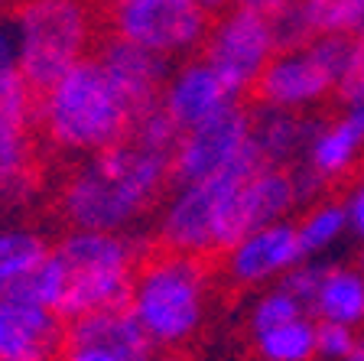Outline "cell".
<instances>
[{"label": "cell", "mask_w": 364, "mask_h": 361, "mask_svg": "<svg viewBox=\"0 0 364 361\" xmlns=\"http://www.w3.org/2000/svg\"><path fill=\"white\" fill-rule=\"evenodd\" d=\"M345 361H364V329L358 332V342H355V352L348 355Z\"/></svg>", "instance_id": "37"}, {"label": "cell", "mask_w": 364, "mask_h": 361, "mask_svg": "<svg viewBox=\"0 0 364 361\" xmlns=\"http://www.w3.org/2000/svg\"><path fill=\"white\" fill-rule=\"evenodd\" d=\"M335 98H338V105L364 108V39H351V53L338 78Z\"/></svg>", "instance_id": "29"}, {"label": "cell", "mask_w": 364, "mask_h": 361, "mask_svg": "<svg viewBox=\"0 0 364 361\" xmlns=\"http://www.w3.org/2000/svg\"><path fill=\"white\" fill-rule=\"evenodd\" d=\"M237 101L244 98H237L231 85L208 66L205 56L186 59L179 68H173L166 88H163V108L179 124V130L198 127V124L212 120L215 114H221Z\"/></svg>", "instance_id": "16"}, {"label": "cell", "mask_w": 364, "mask_h": 361, "mask_svg": "<svg viewBox=\"0 0 364 361\" xmlns=\"http://www.w3.org/2000/svg\"><path fill=\"white\" fill-rule=\"evenodd\" d=\"M7 293L20 296V300H30V303H36V306L53 309L55 316H59L62 296H65V267H62V261L55 257V251L46 257L39 267H33L20 283L10 286Z\"/></svg>", "instance_id": "25"}, {"label": "cell", "mask_w": 364, "mask_h": 361, "mask_svg": "<svg viewBox=\"0 0 364 361\" xmlns=\"http://www.w3.org/2000/svg\"><path fill=\"white\" fill-rule=\"evenodd\" d=\"M270 23H273V39H277V53L280 49H299V46L316 39L299 0H287L277 10H270Z\"/></svg>", "instance_id": "27"}, {"label": "cell", "mask_w": 364, "mask_h": 361, "mask_svg": "<svg viewBox=\"0 0 364 361\" xmlns=\"http://www.w3.org/2000/svg\"><path fill=\"white\" fill-rule=\"evenodd\" d=\"M351 39H364V0H351Z\"/></svg>", "instance_id": "33"}, {"label": "cell", "mask_w": 364, "mask_h": 361, "mask_svg": "<svg viewBox=\"0 0 364 361\" xmlns=\"http://www.w3.org/2000/svg\"><path fill=\"white\" fill-rule=\"evenodd\" d=\"M299 205H306V199L293 166H260L257 173L221 199V209L215 215V254H225L257 228L287 221Z\"/></svg>", "instance_id": "10"}, {"label": "cell", "mask_w": 364, "mask_h": 361, "mask_svg": "<svg viewBox=\"0 0 364 361\" xmlns=\"http://www.w3.org/2000/svg\"><path fill=\"white\" fill-rule=\"evenodd\" d=\"M358 329L316 319V361H345L355 352Z\"/></svg>", "instance_id": "28"}, {"label": "cell", "mask_w": 364, "mask_h": 361, "mask_svg": "<svg viewBox=\"0 0 364 361\" xmlns=\"http://www.w3.org/2000/svg\"><path fill=\"white\" fill-rule=\"evenodd\" d=\"M65 345H95L124 361H150L156 355V345L150 342L144 325L136 323L130 306L101 309V313H91V316L68 323Z\"/></svg>", "instance_id": "17"}, {"label": "cell", "mask_w": 364, "mask_h": 361, "mask_svg": "<svg viewBox=\"0 0 364 361\" xmlns=\"http://www.w3.org/2000/svg\"><path fill=\"white\" fill-rule=\"evenodd\" d=\"M250 345L260 361H316V319L309 313L296 316L250 335Z\"/></svg>", "instance_id": "23"}, {"label": "cell", "mask_w": 364, "mask_h": 361, "mask_svg": "<svg viewBox=\"0 0 364 361\" xmlns=\"http://www.w3.org/2000/svg\"><path fill=\"white\" fill-rule=\"evenodd\" d=\"M20 49V72L36 101L72 66L88 59L95 20L85 0H23L10 16Z\"/></svg>", "instance_id": "5"}, {"label": "cell", "mask_w": 364, "mask_h": 361, "mask_svg": "<svg viewBox=\"0 0 364 361\" xmlns=\"http://www.w3.org/2000/svg\"><path fill=\"white\" fill-rule=\"evenodd\" d=\"M364 169V108L341 105L338 114L316 120L299 163L293 166L303 199L312 202L335 182H345Z\"/></svg>", "instance_id": "11"}, {"label": "cell", "mask_w": 364, "mask_h": 361, "mask_svg": "<svg viewBox=\"0 0 364 361\" xmlns=\"http://www.w3.org/2000/svg\"><path fill=\"white\" fill-rule=\"evenodd\" d=\"M150 361H189L182 352H176V348H163V352H156Z\"/></svg>", "instance_id": "36"}, {"label": "cell", "mask_w": 364, "mask_h": 361, "mask_svg": "<svg viewBox=\"0 0 364 361\" xmlns=\"http://www.w3.org/2000/svg\"><path fill=\"white\" fill-rule=\"evenodd\" d=\"M322 271H326V261H318V257H306V261H299L293 271L280 280V286H287L289 293L309 309L312 296H316V286H318V280H322Z\"/></svg>", "instance_id": "30"}, {"label": "cell", "mask_w": 364, "mask_h": 361, "mask_svg": "<svg viewBox=\"0 0 364 361\" xmlns=\"http://www.w3.org/2000/svg\"><path fill=\"white\" fill-rule=\"evenodd\" d=\"M202 56L231 85V91L237 98L250 95L260 72L267 68V62L277 56L270 14L244 7V4L221 10L218 20L208 26V36L202 43Z\"/></svg>", "instance_id": "9"}, {"label": "cell", "mask_w": 364, "mask_h": 361, "mask_svg": "<svg viewBox=\"0 0 364 361\" xmlns=\"http://www.w3.org/2000/svg\"><path fill=\"white\" fill-rule=\"evenodd\" d=\"M296 234H299V244H303L306 257H322L326 251H332L345 234H351L345 202L328 196H318L312 202H306L303 215L296 219Z\"/></svg>", "instance_id": "22"}, {"label": "cell", "mask_w": 364, "mask_h": 361, "mask_svg": "<svg viewBox=\"0 0 364 361\" xmlns=\"http://www.w3.org/2000/svg\"><path fill=\"white\" fill-rule=\"evenodd\" d=\"M208 14H221V10H228V7H235L237 0H198Z\"/></svg>", "instance_id": "35"}, {"label": "cell", "mask_w": 364, "mask_h": 361, "mask_svg": "<svg viewBox=\"0 0 364 361\" xmlns=\"http://www.w3.org/2000/svg\"><path fill=\"white\" fill-rule=\"evenodd\" d=\"M173 182V157L127 140L91 153L59 189V215L78 231H124Z\"/></svg>", "instance_id": "1"}, {"label": "cell", "mask_w": 364, "mask_h": 361, "mask_svg": "<svg viewBox=\"0 0 364 361\" xmlns=\"http://www.w3.org/2000/svg\"><path fill=\"white\" fill-rule=\"evenodd\" d=\"M306 313H309V309L296 300L287 286L273 283V286H267L257 300L250 303L247 332L250 335H257V332H267V329H273V325H283V323H289V319H296V316H306Z\"/></svg>", "instance_id": "26"}, {"label": "cell", "mask_w": 364, "mask_h": 361, "mask_svg": "<svg viewBox=\"0 0 364 361\" xmlns=\"http://www.w3.org/2000/svg\"><path fill=\"white\" fill-rule=\"evenodd\" d=\"M250 127H254V111L237 101L198 127L182 130L173 153V182L186 186L228 169L250 147Z\"/></svg>", "instance_id": "12"}, {"label": "cell", "mask_w": 364, "mask_h": 361, "mask_svg": "<svg viewBox=\"0 0 364 361\" xmlns=\"http://www.w3.org/2000/svg\"><path fill=\"white\" fill-rule=\"evenodd\" d=\"M237 4H244V7H254V10H277L280 4H287V0H237Z\"/></svg>", "instance_id": "34"}, {"label": "cell", "mask_w": 364, "mask_h": 361, "mask_svg": "<svg viewBox=\"0 0 364 361\" xmlns=\"http://www.w3.org/2000/svg\"><path fill=\"white\" fill-rule=\"evenodd\" d=\"M114 36L166 56H189L208 36V10L198 0H107Z\"/></svg>", "instance_id": "8"}, {"label": "cell", "mask_w": 364, "mask_h": 361, "mask_svg": "<svg viewBox=\"0 0 364 361\" xmlns=\"http://www.w3.org/2000/svg\"><path fill=\"white\" fill-rule=\"evenodd\" d=\"M62 361H124V358L105 352V348H95V345H65Z\"/></svg>", "instance_id": "32"}, {"label": "cell", "mask_w": 364, "mask_h": 361, "mask_svg": "<svg viewBox=\"0 0 364 361\" xmlns=\"http://www.w3.org/2000/svg\"><path fill=\"white\" fill-rule=\"evenodd\" d=\"M98 66L117 88L121 101L127 105L130 117H144L146 111L163 105V88L169 82V59L166 56L144 49L121 36H107L98 46Z\"/></svg>", "instance_id": "14"}, {"label": "cell", "mask_w": 364, "mask_h": 361, "mask_svg": "<svg viewBox=\"0 0 364 361\" xmlns=\"http://www.w3.org/2000/svg\"><path fill=\"white\" fill-rule=\"evenodd\" d=\"M358 271L364 273V244H361V254H358Z\"/></svg>", "instance_id": "38"}, {"label": "cell", "mask_w": 364, "mask_h": 361, "mask_svg": "<svg viewBox=\"0 0 364 361\" xmlns=\"http://www.w3.org/2000/svg\"><path fill=\"white\" fill-rule=\"evenodd\" d=\"M221 257H225V277L231 280V286L257 290V286L280 283L296 263L306 261V251L296 234V221L287 219L244 234Z\"/></svg>", "instance_id": "13"}, {"label": "cell", "mask_w": 364, "mask_h": 361, "mask_svg": "<svg viewBox=\"0 0 364 361\" xmlns=\"http://www.w3.org/2000/svg\"><path fill=\"white\" fill-rule=\"evenodd\" d=\"M0 117L20 120V124L36 120V95L23 82L14 23L4 16H0Z\"/></svg>", "instance_id": "21"}, {"label": "cell", "mask_w": 364, "mask_h": 361, "mask_svg": "<svg viewBox=\"0 0 364 361\" xmlns=\"http://www.w3.org/2000/svg\"><path fill=\"white\" fill-rule=\"evenodd\" d=\"M260 166H267V163L257 153L254 140H250V147L228 169L208 176V179L176 186L173 199H169L163 215H159L156 244L166 251H179V254L212 257L215 254V215L221 209V199L235 186H241L247 176L257 173Z\"/></svg>", "instance_id": "7"}, {"label": "cell", "mask_w": 364, "mask_h": 361, "mask_svg": "<svg viewBox=\"0 0 364 361\" xmlns=\"http://www.w3.org/2000/svg\"><path fill=\"white\" fill-rule=\"evenodd\" d=\"M309 316L318 323H338L364 329V273L358 263H326L316 296L309 303Z\"/></svg>", "instance_id": "20"}, {"label": "cell", "mask_w": 364, "mask_h": 361, "mask_svg": "<svg viewBox=\"0 0 364 361\" xmlns=\"http://www.w3.org/2000/svg\"><path fill=\"white\" fill-rule=\"evenodd\" d=\"M351 53V36H316L299 49H280L254 85L260 108L309 114L338 91V78Z\"/></svg>", "instance_id": "6"}, {"label": "cell", "mask_w": 364, "mask_h": 361, "mask_svg": "<svg viewBox=\"0 0 364 361\" xmlns=\"http://www.w3.org/2000/svg\"><path fill=\"white\" fill-rule=\"evenodd\" d=\"M65 352V319L53 309L0 293V361H55Z\"/></svg>", "instance_id": "15"}, {"label": "cell", "mask_w": 364, "mask_h": 361, "mask_svg": "<svg viewBox=\"0 0 364 361\" xmlns=\"http://www.w3.org/2000/svg\"><path fill=\"white\" fill-rule=\"evenodd\" d=\"M7 4H16V0H0V7H7ZM20 4H23V0H20Z\"/></svg>", "instance_id": "39"}, {"label": "cell", "mask_w": 364, "mask_h": 361, "mask_svg": "<svg viewBox=\"0 0 364 361\" xmlns=\"http://www.w3.org/2000/svg\"><path fill=\"white\" fill-rule=\"evenodd\" d=\"M254 111V127H250V140L264 157L267 166H296L303 157L309 134L316 127V120L309 114L296 111H277V108H250Z\"/></svg>", "instance_id": "19"}, {"label": "cell", "mask_w": 364, "mask_h": 361, "mask_svg": "<svg viewBox=\"0 0 364 361\" xmlns=\"http://www.w3.org/2000/svg\"><path fill=\"white\" fill-rule=\"evenodd\" d=\"M345 211H348V228L358 241L364 244V169L351 179V189L345 192Z\"/></svg>", "instance_id": "31"}, {"label": "cell", "mask_w": 364, "mask_h": 361, "mask_svg": "<svg viewBox=\"0 0 364 361\" xmlns=\"http://www.w3.org/2000/svg\"><path fill=\"white\" fill-rule=\"evenodd\" d=\"M156 238H136L121 231H72L55 244V257L65 267V296L59 319L75 323L82 316L117 309L130 303L134 273L156 251Z\"/></svg>", "instance_id": "4"}, {"label": "cell", "mask_w": 364, "mask_h": 361, "mask_svg": "<svg viewBox=\"0 0 364 361\" xmlns=\"http://www.w3.org/2000/svg\"><path fill=\"white\" fill-rule=\"evenodd\" d=\"M36 124L62 153H101L130 137L134 117L98 59H82L36 101Z\"/></svg>", "instance_id": "2"}, {"label": "cell", "mask_w": 364, "mask_h": 361, "mask_svg": "<svg viewBox=\"0 0 364 361\" xmlns=\"http://www.w3.org/2000/svg\"><path fill=\"white\" fill-rule=\"evenodd\" d=\"M53 254V244L33 228H0V293L20 283Z\"/></svg>", "instance_id": "24"}, {"label": "cell", "mask_w": 364, "mask_h": 361, "mask_svg": "<svg viewBox=\"0 0 364 361\" xmlns=\"http://www.w3.org/2000/svg\"><path fill=\"white\" fill-rule=\"evenodd\" d=\"M39 159L30 137V124L0 117V202L23 205L36 196Z\"/></svg>", "instance_id": "18"}, {"label": "cell", "mask_w": 364, "mask_h": 361, "mask_svg": "<svg viewBox=\"0 0 364 361\" xmlns=\"http://www.w3.org/2000/svg\"><path fill=\"white\" fill-rule=\"evenodd\" d=\"M208 290V257L156 248L136 267L127 306L156 348H182L202 329Z\"/></svg>", "instance_id": "3"}]
</instances>
